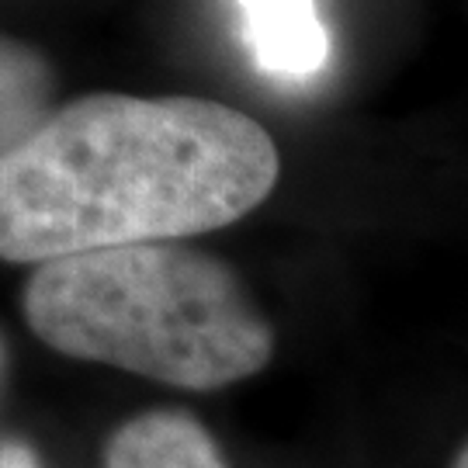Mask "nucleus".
Here are the masks:
<instances>
[{
    "mask_svg": "<svg viewBox=\"0 0 468 468\" xmlns=\"http://www.w3.org/2000/svg\"><path fill=\"white\" fill-rule=\"evenodd\" d=\"M278 174L268 129L229 104L87 94L0 150V257L208 233L257 208Z\"/></svg>",
    "mask_w": 468,
    "mask_h": 468,
    "instance_id": "1",
    "label": "nucleus"
},
{
    "mask_svg": "<svg viewBox=\"0 0 468 468\" xmlns=\"http://www.w3.org/2000/svg\"><path fill=\"white\" fill-rule=\"evenodd\" d=\"M49 347L181 388H218L268 365L274 336L222 261L150 239L49 257L25 292Z\"/></svg>",
    "mask_w": 468,
    "mask_h": 468,
    "instance_id": "2",
    "label": "nucleus"
},
{
    "mask_svg": "<svg viewBox=\"0 0 468 468\" xmlns=\"http://www.w3.org/2000/svg\"><path fill=\"white\" fill-rule=\"evenodd\" d=\"M257 69L278 80H309L330 59L316 0H236Z\"/></svg>",
    "mask_w": 468,
    "mask_h": 468,
    "instance_id": "3",
    "label": "nucleus"
},
{
    "mask_svg": "<svg viewBox=\"0 0 468 468\" xmlns=\"http://www.w3.org/2000/svg\"><path fill=\"white\" fill-rule=\"evenodd\" d=\"M108 468H226L216 444L185 413H146L108 444Z\"/></svg>",
    "mask_w": 468,
    "mask_h": 468,
    "instance_id": "4",
    "label": "nucleus"
},
{
    "mask_svg": "<svg viewBox=\"0 0 468 468\" xmlns=\"http://www.w3.org/2000/svg\"><path fill=\"white\" fill-rule=\"evenodd\" d=\"M42 94V69L28 52L0 46V139L32 115Z\"/></svg>",
    "mask_w": 468,
    "mask_h": 468,
    "instance_id": "5",
    "label": "nucleus"
},
{
    "mask_svg": "<svg viewBox=\"0 0 468 468\" xmlns=\"http://www.w3.org/2000/svg\"><path fill=\"white\" fill-rule=\"evenodd\" d=\"M0 468H38L25 444H0Z\"/></svg>",
    "mask_w": 468,
    "mask_h": 468,
    "instance_id": "6",
    "label": "nucleus"
},
{
    "mask_svg": "<svg viewBox=\"0 0 468 468\" xmlns=\"http://www.w3.org/2000/svg\"><path fill=\"white\" fill-rule=\"evenodd\" d=\"M454 468H468V454H465V452H462L458 458H454Z\"/></svg>",
    "mask_w": 468,
    "mask_h": 468,
    "instance_id": "7",
    "label": "nucleus"
},
{
    "mask_svg": "<svg viewBox=\"0 0 468 468\" xmlns=\"http://www.w3.org/2000/svg\"><path fill=\"white\" fill-rule=\"evenodd\" d=\"M0 365H4V351H0Z\"/></svg>",
    "mask_w": 468,
    "mask_h": 468,
    "instance_id": "8",
    "label": "nucleus"
}]
</instances>
